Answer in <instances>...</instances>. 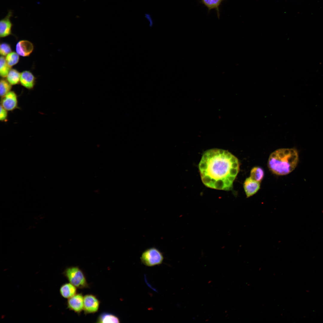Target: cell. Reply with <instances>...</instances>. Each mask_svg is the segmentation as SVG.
Masks as SVG:
<instances>
[{"mask_svg": "<svg viewBox=\"0 0 323 323\" xmlns=\"http://www.w3.org/2000/svg\"><path fill=\"white\" fill-rule=\"evenodd\" d=\"M201 180L206 186L229 191L239 170V162L228 151L212 149L206 151L199 164Z\"/></svg>", "mask_w": 323, "mask_h": 323, "instance_id": "1", "label": "cell"}, {"mask_svg": "<svg viewBox=\"0 0 323 323\" xmlns=\"http://www.w3.org/2000/svg\"><path fill=\"white\" fill-rule=\"evenodd\" d=\"M298 160V153L295 149H280L270 154L268 160V167L275 174L286 175L294 170Z\"/></svg>", "mask_w": 323, "mask_h": 323, "instance_id": "2", "label": "cell"}, {"mask_svg": "<svg viewBox=\"0 0 323 323\" xmlns=\"http://www.w3.org/2000/svg\"><path fill=\"white\" fill-rule=\"evenodd\" d=\"M164 258L162 253L158 249L152 247L142 253L140 257L141 263L146 266L151 267L161 264Z\"/></svg>", "mask_w": 323, "mask_h": 323, "instance_id": "3", "label": "cell"}, {"mask_svg": "<svg viewBox=\"0 0 323 323\" xmlns=\"http://www.w3.org/2000/svg\"><path fill=\"white\" fill-rule=\"evenodd\" d=\"M64 273L70 283L76 287L83 288L87 287L88 284L82 271L78 267L68 268Z\"/></svg>", "mask_w": 323, "mask_h": 323, "instance_id": "4", "label": "cell"}, {"mask_svg": "<svg viewBox=\"0 0 323 323\" xmlns=\"http://www.w3.org/2000/svg\"><path fill=\"white\" fill-rule=\"evenodd\" d=\"M1 105L7 111H13L18 107L17 96L15 92L11 91L1 97Z\"/></svg>", "mask_w": 323, "mask_h": 323, "instance_id": "5", "label": "cell"}, {"mask_svg": "<svg viewBox=\"0 0 323 323\" xmlns=\"http://www.w3.org/2000/svg\"><path fill=\"white\" fill-rule=\"evenodd\" d=\"M13 16L12 10H9L6 16L0 21V37L3 38L12 34V28L13 25L10 21V18Z\"/></svg>", "mask_w": 323, "mask_h": 323, "instance_id": "6", "label": "cell"}, {"mask_svg": "<svg viewBox=\"0 0 323 323\" xmlns=\"http://www.w3.org/2000/svg\"><path fill=\"white\" fill-rule=\"evenodd\" d=\"M99 301L92 295H87L84 297L83 310L86 313H94L98 309Z\"/></svg>", "mask_w": 323, "mask_h": 323, "instance_id": "7", "label": "cell"}, {"mask_svg": "<svg viewBox=\"0 0 323 323\" xmlns=\"http://www.w3.org/2000/svg\"><path fill=\"white\" fill-rule=\"evenodd\" d=\"M68 308L75 312L79 313L84 308V297L81 294H76L68 298Z\"/></svg>", "mask_w": 323, "mask_h": 323, "instance_id": "8", "label": "cell"}, {"mask_svg": "<svg viewBox=\"0 0 323 323\" xmlns=\"http://www.w3.org/2000/svg\"><path fill=\"white\" fill-rule=\"evenodd\" d=\"M34 46L30 42L26 40H22L17 43L16 49L17 54L22 57L28 56L33 50Z\"/></svg>", "mask_w": 323, "mask_h": 323, "instance_id": "9", "label": "cell"}, {"mask_svg": "<svg viewBox=\"0 0 323 323\" xmlns=\"http://www.w3.org/2000/svg\"><path fill=\"white\" fill-rule=\"evenodd\" d=\"M260 182L252 179L250 177L245 180L243 187L247 198L256 194L260 188Z\"/></svg>", "mask_w": 323, "mask_h": 323, "instance_id": "10", "label": "cell"}, {"mask_svg": "<svg viewBox=\"0 0 323 323\" xmlns=\"http://www.w3.org/2000/svg\"><path fill=\"white\" fill-rule=\"evenodd\" d=\"M20 82L26 88L31 89L35 86L36 78L30 71H25L21 73Z\"/></svg>", "mask_w": 323, "mask_h": 323, "instance_id": "11", "label": "cell"}, {"mask_svg": "<svg viewBox=\"0 0 323 323\" xmlns=\"http://www.w3.org/2000/svg\"><path fill=\"white\" fill-rule=\"evenodd\" d=\"M76 287L71 283H65L60 289V293L62 297L69 298L76 294Z\"/></svg>", "mask_w": 323, "mask_h": 323, "instance_id": "12", "label": "cell"}, {"mask_svg": "<svg viewBox=\"0 0 323 323\" xmlns=\"http://www.w3.org/2000/svg\"><path fill=\"white\" fill-rule=\"evenodd\" d=\"M119 319L116 316L109 313H103L99 316L97 322L99 323H119Z\"/></svg>", "mask_w": 323, "mask_h": 323, "instance_id": "13", "label": "cell"}, {"mask_svg": "<svg viewBox=\"0 0 323 323\" xmlns=\"http://www.w3.org/2000/svg\"><path fill=\"white\" fill-rule=\"evenodd\" d=\"M20 73L15 69H11L7 76V80L12 85L18 84L20 82Z\"/></svg>", "mask_w": 323, "mask_h": 323, "instance_id": "14", "label": "cell"}, {"mask_svg": "<svg viewBox=\"0 0 323 323\" xmlns=\"http://www.w3.org/2000/svg\"><path fill=\"white\" fill-rule=\"evenodd\" d=\"M223 0H201V2L208 8L209 11L212 9L216 10L218 17H219V7Z\"/></svg>", "mask_w": 323, "mask_h": 323, "instance_id": "15", "label": "cell"}, {"mask_svg": "<svg viewBox=\"0 0 323 323\" xmlns=\"http://www.w3.org/2000/svg\"><path fill=\"white\" fill-rule=\"evenodd\" d=\"M264 176V172L263 170L260 167H255L252 169L250 177L252 179L260 182Z\"/></svg>", "mask_w": 323, "mask_h": 323, "instance_id": "16", "label": "cell"}, {"mask_svg": "<svg viewBox=\"0 0 323 323\" xmlns=\"http://www.w3.org/2000/svg\"><path fill=\"white\" fill-rule=\"evenodd\" d=\"M11 67L7 64L6 59L4 56H1L0 58V75L2 77H7L10 70Z\"/></svg>", "mask_w": 323, "mask_h": 323, "instance_id": "17", "label": "cell"}, {"mask_svg": "<svg viewBox=\"0 0 323 323\" xmlns=\"http://www.w3.org/2000/svg\"><path fill=\"white\" fill-rule=\"evenodd\" d=\"M11 85L7 80L4 79H1L0 82V95L2 97L11 91Z\"/></svg>", "mask_w": 323, "mask_h": 323, "instance_id": "18", "label": "cell"}, {"mask_svg": "<svg viewBox=\"0 0 323 323\" xmlns=\"http://www.w3.org/2000/svg\"><path fill=\"white\" fill-rule=\"evenodd\" d=\"M5 59L8 65L11 68L18 63L19 57L17 53L12 52L6 56Z\"/></svg>", "mask_w": 323, "mask_h": 323, "instance_id": "19", "label": "cell"}, {"mask_svg": "<svg viewBox=\"0 0 323 323\" xmlns=\"http://www.w3.org/2000/svg\"><path fill=\"white\" fill-rule=\"evenodd\" d=\"M11 48L10 45L6 43H2L0 45V54L1 55L4 56L7 55L11 52Z\"/></svg>", "mask_w": 323, "mask_h": 323, "instance_id": "20", "label": "cell"}, {"mask_svg": "<svg viewBox=\"0 0 323 323\" xmlns=\"http://www.w3.org/2000/svg\"><path fill=\"white\" fill-rule=\"evenodd\" d=\"M8 111L1 105L0 106V120L2 122H6L8 120Z\"/></svg>", "mask_w": 323, "mask_h": 323, "instance_id": "21", "label": "cell"}, {"mask_svg": "<svg viewBox=\"0 0 323 323\" xmlns=\"http://www.w3.org/2000/svg\"><path fill=\"white\" fill-rule=\"evenodd\" d=\"M145 17L147 18L150 22V27H151L153 25V22L150 15L149 14L146 13L145 14Z\"/></svg>", "mask_w": 323, "mask_h": 323, "instance_id": "22", "label": "cell"}]
</instances>
